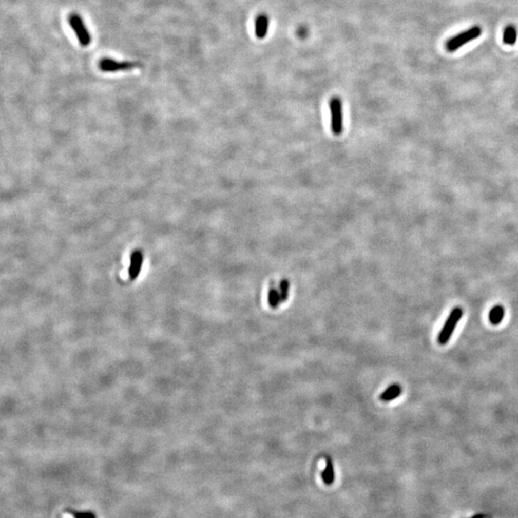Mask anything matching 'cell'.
<instances>
[{
  "instance_id": "8992f818",
  "label": "cell",
  "mask_w": 518,
  "mask_h": 518,
  "mask_svg": "<svg viewBox=\"0 0 518 518\" xmlns=\"http://www.w3.org/2000/svg\"><path fill=\"white\" fill-rule=\"evenodd\" d=\"M143 254L141 251L136 250L132 252L131 256V264L129 269V276L131 279H136L139 277V273L143 265Z\"/></svg>"
},
{
  "instance_id": "7c38bea8",
  "label": "cell",
  "mask_w": 518,
  "mask_h": 518,
  "mask_svg": "<svg viewBox=\"0 0 518 518\" xmlns=\"http://www.w3.org/2000/svg\"><path fill=\"white\" fill-rule=\"evenodd\" d=\"M268 301H269V304L272 308H277L278 304L281 302L280 295L277 289L271 288L269 295H268Z\"/></svg>"
},
{
  "instance_id": "3957f363",
  "label": "cell",
  "mask_w": 518,
  "mask_h": 518,
  "mask_svg": "<svg viewBox=\"0 0 518 518\" xmlns=\"http://www.w3.org/2000/svg\"><path fill=\"white\" fill-rule=\"evenodd\" d=\"M331 130L335 136H341L343 130V102L339 97H332L330 103Z\"/></svg>"
},
{
  "instance_id": "9a60e30c",
  "label": "cell",
  "mask_w": 518,
  "mask_h": 518,
  "mask_svg": "<svg viewBox=\"0 0 518 518\" xmlns=\"http://www.w3.org/2000/svg\"><path fill=\"white\" fill-rule=\"evenodd\" d=\"M471 518H485V516L483 514H476L474 516H472Z\"/></svg>"
},
{
  "instance_id": "5b68a950",
  "label": "cell",
  "mask_w": 518,
  "mask_h": 518,
  "mask_svg": "<svg viewBox=\"0 0 518 518\" xmlns=\"http://www.w3.org/2000/svg\"><path fill=\"white\" fill-rule=\"evenodd\" d=\"M138 66H139V64H136V63L117 62L111 59H102L99 63L100 69L105 72H116V71H121V70H129V69H131V68Z\"/></svg>"
},
{
  "instance_id": "52a82bcc",
  "label": "cell",
  "mask_w": 518,
  "mask_h": 518,
  "mask_svg": "<svg viewBox=\"0 0 518 518\" xmlns=\"http://www.w3.org/2000/svg\"><path fill=\"white\" fill-rule=\"evenodd\" d=\"M255 28H256V37L258 39H263V37H266V35L268 33V28H269V18H268L267 15L261 14L256 17Z\"/></svg>"
},
{
  "instance_id": "4fadbf2b",
  "label": "cell",
  "mask_w": 518,
  "mask_h": 518,
  "mask_svg": "<svg viewBox=\"0 0 518 518\" xmlns=\"http://www.w3.org/2000/svg\"><path fill=\"white\" fill-rule=\"evenodd\" d=\"M289 289H290V282L287 279L281 280L279 284V295L281 298V301H286L289 297Z\"/></svg>"
},
{
  "instance_id": "277c9868",
  "label": "cell",
  "mask_w": 518,
  "mask_h": 518,
  "mask_svg": "<svg viewBox=\"0 0 518 518\" xmlns=\"http://www.w3.org/2000/svg\"><path fill=\"white\" fill-rule=\"evenodd\" d=\"M68 21H69V24H70L71 28L74 30L76 36L78 37L80 44L83 46H87L90 44V42H91L90 35H89V33H88V31L86 28L84 22L80 16L77 14H72L69 16Z\"/></svg>"
},
{
  "instance_id": "ba28073f",
  "label": "cell",
  "mask_w": 518,
  "mask_h": 518,
  "mask_svg": "<svg viewBox=\"0 0 518 518\" xmlns=\"http://www.w3.org/2000/svg\"><path fill=\"white\" fill-rule=\"evenodd\" d=\"M325 461H327L325 468L321 473V478L325 485L330 486L335 480V471H334V467H333L331 459L329 457H327Z\"/></svg>"
},
{
  "instance_id": "8fae6325",
  "label": "cell",
  "mask_w": 518,
  "mask_h": 518,
  "mask_svg": "<svg viewBox=\"0 0 518 518\" xmlns=\"http://www.w3.org/2000/svg\"><path fill=\"white\" fill-rule=\"evenodd\" d=\"M517 40V30L514 26H508L504 30L503 42L504 44L508 45H513L516 43Z\"/></svg>"
},
{
  "instance_id": "5bb4252c",
  "label": "cell",
  "mask_w": 518,
  "mask_h": 518,
  "mask_svg": "<svg viewBox=\"0 0 518 518\" xmlns=\"http://www.w3.org/2000/svg\"><path fill=\"white\" fill-rule=\"evenodd\" d=\"M73 518H95L94 514L91 512H73Z\"/></svg>"
},
{
  "instance_id": "30bf717a",
  "label": "cell",
  "mask_w": 518,
  "mask_h": 518,
  "mask_svg": "<svg viewBox=\"0 0 518 518\" xmlns=\"http://www.w3.org/2000/svg\"><path fill=\"white\" fill-rule=\"evenodd\" d=\"M504 317H505V308L500 304L492 307L491 310L489 311V321L493 325L500 324L501 321H503Z\"/></svg>"
},
{
  "instance_id": "9c48e42d",
  "label": "cell",
  "mask_w": 518,
  "mask_h": 518,
  "mask_svg": "<svg viewBox=\"0 0 518 518\" xmlns=\"http://www.w3.org/2000/svg\"><path fill=\"white\" fill-rule=\"evenodd\" d=\"M401 393V387L398 384H393L392 386L386 389L383 392V394L380 395V399L384 402L392 401V400H394V398L398 397Z\"/></svg>"
},
{
  "instance_id": "6da1fadb",
  "label": "cell",
  "mask_w": 518,
  "mask_h": 518,
  "mask_svg": "<svg viewBox=\"0 0 518 518\" xmlns=\"http://www.w3.org/2000/svg\"><path fill=\"white\" fill-rule=\"evenodd\" d=\"M464 315V311L460 306H456L453 308L452 311L446 319L445 324L443 327L442 330L439 331L438 336V342L439 344L444 346L445 343H448L449 340L451 339V336L454 333V330L456 327L458 325L459 321H461L462 317Z\"/></svg>"
},
{
  "instance_id": "7a4b0ae2",
  "label": "cell",
  "mask_w": 518,
  "mask_h": 518,
  "mask_svg": "<svg viewBox=\"0 0 518 518\" xmlns=\"http://www.w3.org/2000/svg\"><path fill=\"white\" fill-rule=\"evenodd\" d=\"M482 34L481 27L479 26H473L471 28L462 32L459 35H456L448 40L445 44L446 50L449 52H454L458 50L463 45L468 44L471 41H474L475 39L480 37Z\"/></svg>"
}]
</instances>
